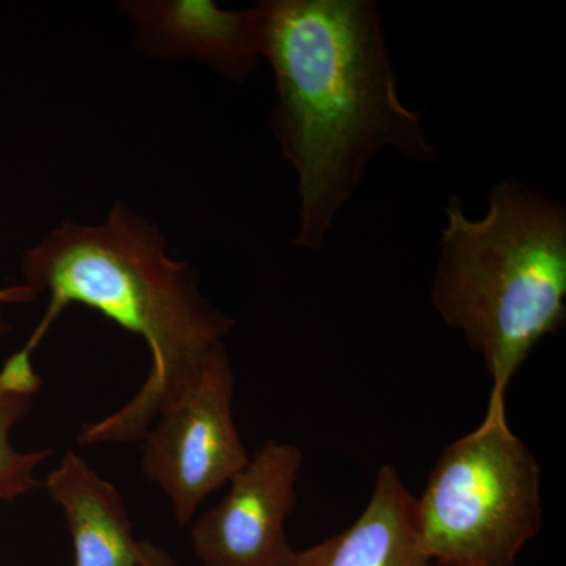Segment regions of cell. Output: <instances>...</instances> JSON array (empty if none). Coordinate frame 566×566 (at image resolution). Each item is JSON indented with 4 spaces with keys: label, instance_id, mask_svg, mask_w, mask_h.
Segmentation results:
<instances>
[{
    "label": "cell",
    "instance_id": "obj_1",
    "mask_svg": "<svg viewBox=\"0 0 566 566\" xmlns=\"http://www.w3.org/2000/svg\"><path fill=\"white\" fill-rule=\"evenodd\" d=\"M259 52L273 69L271 117L296 172V245L319 251L378 153L438 159L419 115L397 91L378 7L371 0H264Z\"/></svg>",
    "mask_w": 566,
    "mask_h": 566
},
{
    "label": "cell",
    "instance_id": "obj_2",
    "mask_svg": "<svg viewBox=\"0 0 566 566\" xmlns=\"http://www.w3.org/2000/svg\"><path fill=\"white\" fill-rule=\"evenodd\" d=\"M22 275L36 294H50V305L21 356L31 359L71 304L99 312L150 349L140 389L117 411L82 427L77 444L84 447L140 441L234 326L200 294L191 268L170 259L161 232L122 203L102 226L63 222L25 253Z\"/></svg>",
    "mask_w": 566,
    "mask_h": 566
},
{
    "label": "cell",
    "instance_id": "obj_3",
    "mask_svg": "<svg viewBox=\"0 0 566 566\" xmlns=\"http://www.w3.org/2000/svg\"><path fill=\"white\" fill-rule=\"evenodd\" d=\"M446 216L431 303L482 357L490 398L505 400L539 342L565 326L566 210L510 178L493 185L483 218L455 196Z\"/></svg>",
    "mask_w": 566,
    "mask_h": 566
},
{
    "label": "cell",
    "instance_id": "obj_4",
    "mask_svg": "<svg viewBox=\"0 0 566 566\" xmlns=\"http://www.w3.org/2000/svg\"><path fill=\"white\" fill-rule=\"evenodd\" d=\"M416 505L436 565L516 564L542 528V469L505 400L490 398L482 423L442 450Z\"/></svg>",
    "mask_w": 566,
    "mask_h": 566
},
{
    "label": "cell",
    "instance_id": "obj_5",
    "mask_svg": "<svg viewBox=\"0 0 566 566\" xmlns=\"http://www.w3.org/2000/svg\"><path fill=\"white\" fill-rule=\"evenodd\" d=\"M233 397L232 364L222 344L139 441L142 471L167 495L180 526L251 460L234 423Z\"/></svg>",
    "mask_w": 566,
    "mask_h": 566
},
{
    "label": "cell",
    "instance_id": "obj_6",
    "mask_svg": "<svg viewBox=\"0 0 566 566\" xmlns=\"http://www.w3.org/2000/svg\"><path fill=\"white\" fill-rule=\"evenodd\" d=\"M301 468L296 444L270 439L260 447L226 497L193 521V553L203 566L292 565L296 549L286 517L296 505Z\"/></svg>",
    "mask_w": 566,
    "mask_h": 566
},
{
    "label": "cell",
    "instance_id": "obj_7",
    "mask_svg": "<svg viewBox=\"0 0 566 566\" xmlns=\"http://www.w3.org/2000/svg\"><path fill=\"white\" fill-rule=\"evenodd\" d=\"M142 44L159 57H192L243 81L255 69L259 11L223 10L208 0L132 2Z\"/></svg>",
    "mask_w": 566,
    "mask_h": 566
},
{
    "label": "cell",
    "instance_id": "obj_8",
    "mask_svg": "<svg viewBox=\"0 0 566 566\" xmlns=\"http://www.w3.org/2000/svg\"><path fill=\"white\" fill-rule=\"evenodd\" d=\"M290 566H438L424 549L416 497L382 465L360 516L340 534L294 553Z\"/></svg>",
    "mask_w": 566,
    "mask_h": 566
},
{
    "label": "cell",
    "instance_id": "obj_9",
    "mask_svg": "<svg viewBox=\"0 0 566 566\" xmlns=\"http://www.w3.org/2000/svg\"><path fill=\"white\" fill-rule=\"evenodd\" d=\"M43 485L69 524L73 566L139 565L125 499L84 458L66 452Z\"/></svg>",
    "mask_w": 566,
    "mask_h": 566
},
{
    "label": "cell",
    "instance_id": "obj_10",
    "mask_svg": "<svg viewBox=\"0 0 566 566\" xmlns=\"http://www.w3.org/2000/svg\"><path fill=\"white\" fill-rule=\"evenodd\" d=\"M36 394L17 389L0 376V502H14L41 485L40 464L54 455L52 449L21 452L11 444V430L31 412Z\"/></svg>",
    "mask_w": 566,
    "mask_h": 566
},
{
    "label": "cell",
    "instance_id": "obj_11",
    "mask_svg": "<svg viewBox=\"0 0 566 566\" xmlns=\"http://www.w3.org/2000/svg\"><path fill=\"white\" fill-rule=\"evenodd\" d=\"M36 296H39V294H36L35 290H32L31 286L25 285V283L3 286V289H0V307L10 304L32 303ZM6 331L7 324L2 319V314H0V334L6 333Z\"/></svg>",
    "mask_w": 566,
    "mask_h": 566
},
{
    "label": "cell",
    "instance_id": "obj_12",
    "mask_svg": "<svg viewBox=\"0 0 566 566\" xmlns=\"http://www.w3.org/2000/svg\"><path fill=\"white\" fill-rule=\"evenodd\" d=\"M137 566H175L174 558L151 542H139L137 546Z\"/></svg>",
    "mask_w": 566,
    "mask_h": 566
}]
</instances>
